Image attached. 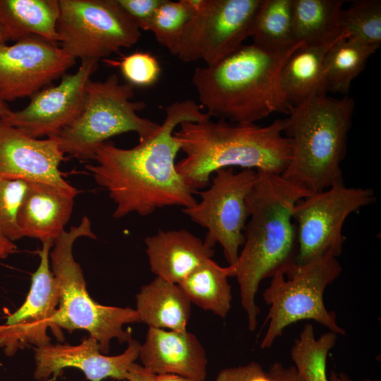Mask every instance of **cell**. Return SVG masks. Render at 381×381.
Here are the masks:
<instances>
[{"label":"cell","mask_w":381,"mask_h":381,"mask_svg":"<svg viewBox=\"0 0 381 381\" xmlns=\"http://www.w3.org/2000/svg\"><path fill=\"white\" fill-rule=\"evenodd\" d=\"M210 118L193 100L175 102L167 106L157 131L135 147L120 148L107 141L97 147L96 163L87 164L85 169L115 204L113 217L131 213L147 216L165 207L183 209L196 202L194 192L176 169L181 148L174 132L183 122Z\"/></svg>","instance_id":"1"},{"label":"cell","mask_w":381,"mask_h":381,"mask_svg":"<svg viewBox=\"0 0 381 381\" xmlns=\"http://www.w3.org/2000/svg\"><path fill=\"white\" fill-rule=\"evenodd\" d=\"M311 193L280 174L257 171L247 198L249 217L244 243L236 262L228 266L230 277H235L238 284L250 332L256 329L260 313L255 297L261 282L296 266L297 237L293 211L299 200Z\"/></svg>","instance_id":"2"},{"label":"cell","mask_w":381,"mask_h":381,"mask_svg":"<svg viewBox=\"0 0 381 381\" xmlns=\"http://www.w3.org/2000/svg\"><path fill=\"white\" fill-rule=\"evenodd\" d=\"M303 44L282 51L243 44L217 63L196 68L192 83L206 114L243 124L255 123L274 113L288 114L292 106L282 87V71Z\"/></svg>","instance_id":"3"},{"label":"cell","mask_w":381,"mask_h":381,"mask_svg":"<svg viewBox=\"0 0 381 381\" xmlns=\"http://www.w3.org/2000/svg\"><path fill=\"white\" fill-rule=\"evenodd\" d=\"M179 127L174 136L185 157L176 169L193 192L207 187L219 169L240 167L282 175L291 159L284 119L262 126L210 118Z\"/></svg>","instance_id":"4"},{"label":"cell","mask_w":381,"mask_h":381,"mask_svg":"<svg viewBox=\"0 0 381 381\" xmlns=\"http://www.w3.org/2000/svg\"><path fill=\"white\" fill-rule=\"evenodd\" d=\"M354 107L349 95L334 98L323 91L292 106L284 131L291 156L282 176L312 193L344 182L341 164Z\"/></svg>","instance_id":"5"},{"label":"cell","mask_w":381,"mask_h":381,"mask_svg":"<svg viewBox=\"0 0 381 381\" xmlns=\"http://www.w3.org/2000/svg\"><path fill=\"white\" fill-rule=\"evenodd\" d=\"M83 236L97 239L86 216L78 226L64 230L54 240L49 253L52 272L59 291V308L50 329L59 341L64 340L61 328L69 332L86 330L97 341L100 352L107 354L112 339H117L119 343H128L132 339L131 329L124 330V325L140 321L135 309L103 306L90 296L81 267L73 255V243Z\"/></svg>","instance_id":"6"},{"label":"cell","mask_w":381,"mask_h":381,"mask_svg":"<svg viewBox=\"0 0 381 381\" xmlns=\"http://www.w3.org/2000/svg\"><path fill=\"white\" fill-rule=\"evenodd\" d=\"M134 87L121 83L115 73L103 81L90 79L81 114L53 136L64 154L80 160H94L97 147L113 136L135 132L139 141L151 137L159 124L138 115L146 104L131 100Z\"/></svg>","instance_id":"7"},{"label":"cell","mask_w":381,"mask_h":381,"mask_svg":"<svg viewBox=\"0 0 381 381\" xmlns=\"http://www.w3.org/2000/svg\"><path fill=\"white\" fill-rule=\"evenodd\" d=\"M341 272L337 258L325 256L305 265H296L289 272H277L271 277L262 297L270 306L265 320L268 323L261 341L262 349L271 347L289 325L304 320H314L337 335L345 330L324 303V292Z\"/></svg>","instance_id":"8"},{"label":"cell","mask_w":381,"mask_h":381,"mask_svg":"<svg viewBox=\"0 0 381 381\" xmlns=\"http://www.w3.org/2000/svg\"><path fill=\"white\" fill-rule=\"evenodd\" d=\"M59 42L75 60L99 61L140 38V30L116 0H59Z\"/></svg>","instance_id":"9"},{"label":"cell","mask_w":381,"mask_h":381,"mask_svg":"<svg viewBox=\"0 0 381 381\" xmlns=\"http://www.w3.org/2000/svg\"><path fill=\"white\" fill-rule=\"evenodd\" d=\"M375 200L372 188L347 187L344 182L299 200L293 211L297 237L296 265H305L325 256H340L346 218Z\"/></svg>","instance_id":"10"},{"label":"cell","mask_w":381,"mask_h":381,"mask_svg":"<svg viewBox=\"0 0 381 381\" xmlns=\"http://www.w3.org/2000/svg\"><path fill=\"white\" fill-rule=\"evenodd\" d=\"M208 188L200 192V201L182 212L207 230L203 240L212 248L219 243L229 265H234L244 243V230L248 219L247 198L253 188L257 171L234 168L214 174Z\"/></svg>","instance_id":"11"},{"label":"cell","mask_w":381,"mask_h":381,"mask_svg":"<svg viewBox=\"0 0 381 381\" xmlns=\"http://www.w3.org/2000/svg\"><path fill=\"white\" fill-rule=\"evenodd\" d=\"M262 1L200 0L171 54L185 63H217L250 37Z\"/></svg>","instance_id":"12"},{"label":"cell","mask_w":381,"mask_h":381,"mask_svg":"<svg viewBox=\"0 0 381 381\" xmlns=\"http://www.w3.org/2000/svg\"><path fill=\"white\" fill-rule=\"evenodd\" d=\"M75 59L58 44L30 36L0 43V100L32 97L73 66Z\"/></svg>","instance_id":"13"},{"label":"cell","mask_w":381,"mask_h":381,"mask_svg":"<svg viewBox=\"0 0 381 381\" xmlns=\"http://www.w3.org/2000/svg\"><path fill=\"white\" fill-rule=\"evenodd\" d=\"M97 68V61L81 60L75 73L64 74L59 85L37 92L24 109L12 111L4 119L32 138L55 136L81 114L86 85Z\"/></svg>","instance_id":"14"},{"label":"cell","mask_w":381,"mask_h":381,"mask_svg":"<svg viewBox=\"0 0 381 381\" xmlns=\"http://www.w3.org/2000/svg\"><path fill=\"white\" fill-rule=\"evenodd\" d=\"M53 240L42 243L38 251L40 262L32 275L29 293L23 305L9 315L5 324L0 325V347L7 356H13L18 349L28 344L37 347L48 345L52 327L59 300L58 284L49 267L50 249Z\"/></svg>","instance_id":"15"},{"label":"cell","mask_w":381,"mask_h":381,"mask_svg":"<svg viewBox=\"0 0 381 381\" xmlns=\"http://www.w3.org/2000/svg\"><path fill=\"white\" fill-rule=\"evenodd\" d=\"M140 344L131 339L126 351L116 356L102 353L97 341L90 336L75 346L49 344L36 347L34 377L44 381L51 375L60 376L64 368H75L90 381L125 380L129 368L138 358Z\"/></svg>","instance_id":"16"},{"label":"cell","mask_w":381,"mask_h":381,"mask_svg":"<svg viewBox=\"0 0 381 381\" xmlns=\"http://www.w3.org/2000/svg\"><path fill=\"white\" fill-rule=\"evenodd\" d=\"M66 159L54 137L32 138L0 117V179L42 181L71 189L74 187L59 169Z\"/></svg>","instance_id":"17"},{"label":"cell","mask_w":381,"mask_h":381,"mask_svg":"<svg viewBox=\"0 0 381 381\" xmlns=\"http://www.w3.org/2000/svg\"><path fill=\"white\" fill-rule=\"evenodd\" d=\"M138 358L155 375L173 374L204 381L207 373L205 350L198 337L187 330L149 327Z\"/></svg>","instance_id":"18"},{"label":"cell","mask_w":381,"mask_h":381,"mask_svg":"<svg viewBox=\"0 0 381 381\" xmlns=\"http://www.w3.org/2000/svg\"><path fill=\"white\" fill-rule=\"evenodd\" d=\"M46 182L29 181L18 214L22 237L54 241L65 229L79 193Z\"/></svg>","instance_id":"19"},{"label":"cell","mask_w":381,"mask_h":381,"mask_svg":"<svg viewBox=\"0 0 381 381\" xmlns=\"http://www.w3.org/2000/svg\"><path fill=\"white\" fill-rule=\"evenodd\" d=\"M151 272L167 281L179 284L214 250L186 229L162 231L145 238Z\"/></svg>","instance_id":"20"},{"label":"cell","mask_w":381,"mask_h":381,"mask_svg":"<svg viewBox=\"0 0 381 381\" xmlns=\"http://www.w3.org/2000/svg\"><path fill=\"white\" fill-rule=\"evenodd\" d=\"M135 298L140 322L149 327L187 330L191 303L177 284L155 277L141 286Z\"/></svg>","instance_id":"21"},{"label":"cell","mask_w":381,"mask_h":381,"mask_svg":"<svg viewBox=\"0 0 381 381\" xmlns=\"http://www.w3.org/2000/svg\"><path fill=\"white\" fill-rule=\"evenodd\" d=\"M59 0H0V28L6 41L37 36L58 44Z\"/></svg>","instance_id":"22"},{"label":"cell","mask_w":381,"mask_h":381,"mask_svg":"<svg viewBox=\"0 0 381 381\" xmlns=\"http://www.w3.org/2000/svg\"><path fill=\"white\" fill-rule=\"evenodd\" d=\"M337 40L319 44H303L286 60L282 71V84L291 106L315 92H325L323 87L325 58L329 49Z\"/></svg>","instance_id":"23"},{"label":"cell","mask_w":381,"mask_h":381,"mask_svg":"<svg viewBox=\"0 0 381 381\" xmlns=\"http://www.w3.org/2000/svg\"><path fill=\"white\" fill-rule=\"evenodd\" d=\"M344 2V0H293L296 41L311 45L346 38L340 28Z\"/></svg>","instance_id":"24"},{"label":"cell","mask_w":381,"mask_h":381,"mask_svg":"<svg viewBox=\"0 0 381 381\" xmlns=\"http://www.w3.org/2000/svg\"><path fill=\"white\" fill-rule=\"evenodd\" d=\"M229 267L207 259L178 285L191 303L224 319L231 307Z\"/></svg>","instance_id":"25"},{"label":"cell","mask_w":381,"mask_h":381,"mask_svg":"<svg viewBox=\"0 0 381 381\" xmlns=\"http://www.w3.org/2000/svg\"><path fill=\"white\" fill-rule=\"evenodd\" d=\"M377 48L345 37L327 51L323 69V87L327 91L348 95L352 81L364 70Z\"/></svg>","instance_id":"26"},{"label":"cell","mask_w":381,"mask_h":381,"mask_svg":"<svg viewBox=\"0 0 381 381\" xmlns=\"http://www.w3.org/2000/svg\"><path fill=\"white\" fill-rule=\"evenodd\" d=\"M250 37L253 44L270 51L287 49L297 42L293 25V0H262Z\"/></svg>","instance_id":"27"},{"label":"cell","mask_w":381,"mask_h":381,"mask_svg":"<svg viewBox=\"0 0 381 381\" xmlns=\"http://www.w3.org/2000/svg\"><path fill=\"white\" fill-rule=\"evenodd\" d=\"M337 334L327 331L315 338L313 325L307 323L291 349V358L303 381H329L327 359L334 346Z\"/></svg>","instance_id":"28"},{"label":"cell","mask_w":381,"mask_h":381,"mask_svg":"<svg viewBox=\"0 0 381 381\" xmlns=\"http://www.w3.org/2000/svg\"><path fill=\"white\" fill-rule=\"evenodd\" d=\"M340 28L347 39L377 49L381 44V1L357 0L342 9Z\"/></svg>","instance_id":"29"},{"label":"cell","mask_w":381,"mask_h":381,"mask_svg":"<svg viewBox=\"0 0 381 381\" xmlns=\"http://www.w3.org/2000/svg\"><path fill=\"white\" fill-rule=\"evenodd\" d=\"M194 13L189 0H164L155 12L149 31L171 53Z\"/></svg>","instance_id":"30"},{"label":"cell","mask_w":381,"mask_h":381,"mask_svg":"<svg viewBox=\"0 0 381 381\" xmlns=\"http://www.w3.org/2000/svg\"><path fill=\"white\" fill-rule=\"evenodd\" d=\"M28 181L0 179V236L13 242L23 238L18 224V214Z\"/></svg>","instance_id":"31"},{"label":"cell","mask_w":381,"mask_h":381,"mask_svg":"<svg viewBox=\"0 0 381 381\" xmlns=\"http://www.w3.org/2000/svg\"><path fill=\"white\" fill-rule=\"evenodd\" d=\"M119 68L126 83L133 86L149 87L154 85L160 75L157 59L150 53L135 52L123 56L120 61H107Z\"/></svg>","instance_id":"32"},{"label":"cell","mask_w":381,"mask_h":381,"mask_svg":"<svg viewBox=\"0 0 381 381\" xmlns=\"http://www.w3.org/2000/svg\"><path fill=\"white\" fill-rule=\"evenodd\" d=\"M140 30L149 31L154 16L164 0H116Z\"/></svg>","instance_id":"33"},{"label":"cell","mask_w":381,"mask_h":381,"mask_svg":"<svg viewBox=\"0 0 381 381\" xmlns=\"http://www.w3.org/2000/svg\"><path fill=\"white\" fill-rule=\"evenodd\" d=\"M214 381H273L268 372L255 361L219 371Z\"/></svg>","instance_id":"34"},{"label":"cell","mask_w":381,"mask_h":381,"mask_svg":"<svg viewBox=\"0 0 381 381\" xmlns=\"http://www.w3.org/2000/svg\"><path fill=\"white\" fill-rule=\"evenodd\" d=\"M268 373L273 381H303L294 366L284 368L276 362L270 366Z\"/></svg>","instance_id":"35"},{"label":"cell","mask_w":381,"mask_h":381,"mask_svg":"<svg viewBox=\"0 0 381 381\" xmlns=\"http://www.w3.org/2000/svg\"><path fill=\"white\" fill-rule=\"evenodd\" d=\"M156 375L143 365L133 363L129 368L128 381H155Z\"/></svg>","instance_id":"36"},{"label":"cell","mask_w":381,"mask_h":381,"mask_svg":"<svg viewBox=\"0 0 381 381\" xmlns=\"http://www.w3.org/2000/svg\"><path fill=\"white\" fill-rule=\"evenodd\" d=\"M16 246L13 241L0 236V259L7 258L10 254L14 253Z\"/></svg>","instance_id":"37"},{"label":"cell","mask_w":381,"mask_h":381,"mask_svg":"<svg viewBox=\"0 0 381 381\" xmlns=\"http://www.w3.org/2000/svg\"><path fill=\"white\" fill-rule=\"evenodd\" d=\"M155 381H194L193 380L173 374H164L156 375Z\"/></svg>","instance_id":"38"},{"label":"cell","mask_w":381,"mask_h":381,"mask_svg":"<svg viewBox=\"0 0 381 381\" xmlns=\"http://www.w3.org/2000/svg\"><path fill=\"white\" fill-rule=\"evenodd\" d=\"M329 381H353L346 374L344 373H336L331 371L329 377Z\"/></svg>","instance_id":"39"},{"label":"cell","mask_w":381,"mask_h":381,"mask_svg":"<svg viewBox=\"0 0 381 381\" xmlns=\"http://www.w3.org/2000/svg\"><path fill=\"white\" fill-rule=\"evenodd\" d=\"M13 110L8 107L6 102L0 100V117L3 119L7 118Z\"/></svg>","instance_id":"40"},{"label":"cell","mask_w":381,"mask_h":381,"mask_svg":"<svg viewBox=\"0 0 381 381\" xmlns=\"http://www.w3.org/2000/svg\"><path fill=\"white\" fill-rule=\"evenodd\" d=\"M7 41L5 38V37L4 36V34L0 28V43H6Z\"/></svg>","instance_id":"41"},{"label":"cell","mask_w":381,"mask_h":381,"mask_svg":"<svg viewBox=\"0 0 381 381\" xmlns=\"http://www.w3.org/2000/svg\"><path fill=\"white\" fill-rule=\"evenodd\" d=\"M363 381H380V380H378V379H376V380L365 379V380H363Z\"/></svg>","instance_id":"42"}]
</instances>
